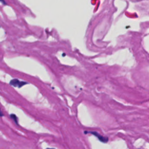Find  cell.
<instances>
[{
    "instance_id": "cell-1",
    "label": "cell",
    "mask_w": 149,
    "mask_h": 149,
    "mask_svg": "<svg viewBox=\"0 0 149 149\" xmlns=\"http://www.w3.org/2000/svg\"><path fill=\"white\" fill-rule=\"evenodd\" d=\"M9 84L13 87L20 88L23 87L24 85L28 84V83L24 81H20L17 79H13L10 81Z\"/></svg>"
},
{
    "instance_id": "cell-2",
    "label": "cell",
    "mask_w": 149,
    "mask_h": 149,
    "mask_svg": "<svg viewBox=\"0 0 149 149\" xmlns=\"http://www.w3.org/2000/svg\"><path fill=\"white\" fill-rule=\"evenodd\" d=\"M84 133H86H86H90V134H92L94 135L95 136H96L98 138V139L100 141H101L102 143H107L108 141V137H104V136L101 135L100 134H99L98 133H97L96 132H94V131H85Z\"/></svg>"
},
{
    "instance_id": "cell-3",
    "label": "cell",
    "mask_w": 149,
    "mask_h": 149,
    "mask_svg": "<svg viewBox=\"0 0 149 149\" xmlns=\"http://www.w3.org/2000/svg\"><path fill=\"white\" fill-rule=\"evenodd\" d=\"M10 117L14 120V122H15V123L16 125H18V118H17V117L16 116V115H15L13 113L10 114Z\"/></svg>"
},
{
    "instance_id": "cell-4",
    "label": "cell",
    "mask_w": 149,
    "mask_h": 149,
    "mask_svg": "<svg viewBox=\"0 0 149 149\" xmlns=\"http://www.w3.org/2000/svg\"><path fill=\"white\" fill-rule=\"evenodd\" d=\"M4 115H3V112H2V111H1V108H0V117H2V116H3Z\"/></svg>"
},
{
    "instance_id": "cell-5",
    "label": "cell",
    "mask_w": 149,
    "mask_h": 149,
    "mask_svg": "<svg viewBox=\"0 0 149 149\" xmlns=\"http://www.w3.org/2000/svg\"><path fill=\"white\" fill-rule=\"evenodd\" d=\"M0 2L4 4V5H6V2L4 0H0Z\"/></svg>"
},
{
    "instance_id": "cell-6",
    "label": "cell",
    "mask_w": 149,
    "mask_h": 149,
    "mask_svg": "<svg viewBox=\"0 0 149 149\" xmlns=\"http://www.w3.org/2000/svg\"><path fill=\"white\" fill-rule=\"evenodd\" d=\"M46 149H55V148H47Z\"/></svg>"
}]
</instances>
